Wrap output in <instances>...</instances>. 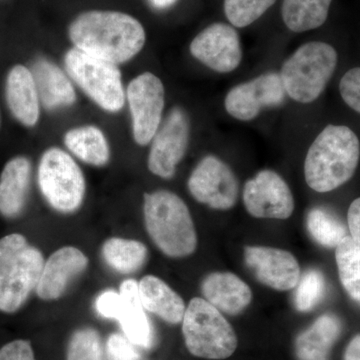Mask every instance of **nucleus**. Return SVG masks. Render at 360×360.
Wrapping results in <instances>:
<instances>
[{"label":"nucleus","instance_id":"1","mask_svg":"<svg viewBox=\"0 0 360 360\" xmlns=\"http://www.w3.org/2000/svg\"><path fill=\"white\" fill-rule=\"evenodd\" d=\"M68 35L75 49L116 65L137 56L146 40V30L136 18L113 11L78 14Z\"/></svg>","mask_w":360,"mask_h":360},{"label":"nucleus","instance_id":"2","mask_svg":"<svg viewBox=\"0 0 360 360\" xmlns=\"http://www.w3.org/2000/svg\"><path fill=\"white\" fill-rule=\"evenodd\" d=\"M359 158L360 142L354 130L345 125H328L307 151V186L316 193L335 191L354 176Z\"/></svg>","mask_w":360,"mask_h":360},{"label":"nucleus","instance_id":"3","mask_svg":"<svg viewBox=\"0 0 360 360\" xmlns=\"http://www.w3.org/2000/svg\"><path fill=\"white\" fill-rule=\"evenodd\" d=\"M144 221L150 238L165 255L186 257L198 246L195 227L184 200L168 191L144 194Z\"/></svg>","mask_w":360,"mask_h":360},{"label":"nucleus","instance_id":"4","mask_svg":"<svg viewBox=\"0 0 360 360\" xmlns=\"http://www.w3.org/2000/svg\"><path fill=\"white\" fill-rule=\"evenodd\" d=\"M44 257L21 234L0 239V311H18L37 290Z\"/></svg>","mask_w":360,"mask_h":360},{"label":"nucleus","instance_id":"5","mask_svg":"<svg viewBox=\"0 0 360 360\" xmlns=\"http://www.w3.org/2000/svg\"><path fill=\"white\" fill-rule=\"evenodd\" d=\"M338 61L335 47L326 42L310 41L298 47L279 72L286 96L296 103H314L326 90Z\"/></svg>","mask_w":360,"mask_h":360},{"label":"nucleus","instance_id":"6","mask_svg":"<svg viewBox=\"0 0 360 360\" xmlns=\"http://www.w3.org/2000/svg\"><path fill=\"white\" fill-rule=\"evenodd\" d=\"M182 333L188 352L200 359H229L238 348L234 329L221 312L203 298L189 302L182 319Z\"/></svg>","mask_w":360,"mask_h":360},{"label":"nucleus","instance_id":"7","mask_svg":"<svg viewBox=\"0 0 360 360\" xmlns=\"http://www.w3.org/2000/svg\"><path fill=\"white\" fill-rule=\"evenodd\" d=\"M68 75L87 96L108 112H118L125 103L122 73L115 63L89 56L77 49L66 52Z\"/></svg>","mask_w":360,"mask_h":360},{"label":"nucleus","instance_id":"8","mask_svg":"<svg viewBox=\"0 0 360 360\" xmlns=\"http://www.w3.org/2000/svg\"><path fill=\"white\" fill-rule=\"evenodd\" d=\"M39 186L42 195L53 210L75 212L85 195V179L75 160L65 150H45L39 165Z\"/></svg>","mask_w":360,"mask_h":360},{"label":"nucleus","instance_id":"9","mask_svg":"<svg viewBox=\"0 0 360 360\" xmlns=\"http://www.w3.org/2000/svg\"><path fill=\"white\" fill-rule=\"evenodd\" d=\"M134 139L139 146H148L160 129L165 104V90L160 78L144 72L127 87Z\"/></svg>","mask_w":360,"mask_h":360},{"label":"nucleus","instance_id":"10","mask_svg":"<svg viewBox=\"0 0 360 360\" xmlns=\"http://www.w3.org/2000/svg\"><path fill=\"white\" fill-rule=\"evenodd\" d=\"M189 193L212 210H229L238 200V180L231 167L214 155L203 158L189 176Z\"/></svg>","mask_w":360,"mask_h":360},{"label":"nucleus","instance_id":"11","mask_svg":"<svg viewBox=\"0 0 360 360\" xmlns=\"http://www.w3.org/2000/svg\"><path fill=\"white\" fill-rule=\"evenodd\" d=\"M189 136L191 124L186 111L172 108L153 137L148 155L149 172L163 179H172L186 155Z\"/></svg>","mask_w":360,"mask_h":360},{"label":"nucleus","instance_id":"12","mask_svg":"<svg viewBox=\"0 0 360 360\" xmlns=\"http://www.w3.org/2000/svg\"><path fill=\"white\" fill-rule=\"evenodd\" d=\"M285 96L279 73L267 72L232 87L225 96L224 108L236 120L251 122L264 108L281 105Z\"/></svg>","mask_w":360,"mask_h":360},{"label":"nucleus","instance_id":"13","mask_svg":"<svg viewBox=\"0 0 360 360\" xmlns=\"http://www.w3.org/2000/svg\"><path fill=\"white\" fill-rule=\"evenodd\" d=\"M243 203L257 219H288L295 210V198L281 175L264 169L246 181Z\"/></svg>","mask_w":360,"mask_h":360},{"label":"nucleus","instance_id":"14","mask_svg":"<svg viewBox=\"0 0 360 360\" xmlns=\"http://www.w3.org/2000/svg\"><path fill=\"white\" fill-rule=\"evenodd\" d=\"M189 51L194 58L219 73L232 72L243 60L240 37L236 28L227 23L207 26L194 37Z\"/></svg>","mask_w":360,"mask_h":360},{"label":"nucleus","instance_id":"15","mask_svg":"<svg viewBox=\"0 0 360 360\" xmlns=\"http://www.w3.org/2000/svg\"><path fill=\"white\" fill-rule=\"evenodd\" d=\"M245 260L259 283L276 290H293L302 276L297 260L286 250L246 246Z\"/></svg>","mask_w":360,"mask_h":360},{"label":"nucleus","instance_id":"16","mask_svg":"<svg viewBox=\"0 0 360 360\" xmlns=\"http://www.w3.org/2000/svg\"><path fill=\"white\" fill-rule=\"evenodd\" d=\"M89 259L82 250L72 246H65L56 252L45 262L37 293L44 300H58L65 292L71 279L86 269Z\"/></svg>","mask_w":360,"mask_h":360},{"label":"nucleus","instance_id":"17","mask_svg":"<svg viewBox=\"0 0 360 360\" xmlns=\"http://www.w3.org/2000/svg\"><path fill=\"white\" fill-rule=\"evenodd\" d=\"M7 105L18 122L27 127L39 122L40 99L32 70L25 65H15L6 78Z\"/></svg>","mask_w":360,"mask_h":360},{"label":"nucleus","instance_id":"18","mask_svg":"<svg viewBox=\"0 0 360 360\" xmlns=\"http://www.w3.org/2000/svg\"><path fill=\"white\" fill-rule=\"evenodd\" d=\"M201 291L206 302L229 315L240 314L252 300L250 286L231 272L208 274L201 284Z\"/></svg>","mask_w":360,"mask_h":360},{"label":"nucleus","instance_id":"19","mask_svg":"<svg viewBox=\"0 0 360 360\" xmlns=\"http://www.w3.org/2000/svg\"><path fill=\"white\" fill-rule=\"evenodd\" d=\"M120 295L122 296V305L116 321L120 322L125 336L134 345L150 348L155 335L141 303L139 284L132 279L125 281L120 285Z\"/></svg>","mask_w":360,"mask_h":360},{"label":"nucleus","instance_id":"20","mask_svg":"<svg viewBox=\"0 0 360 360\" xmlns=\"http://www.w3.org/2000/svg\"><path fill=\"white\" fill-rule=\"evenodd\" d=\"M32 72L39 91L40 103L45 110H56L75 103L77 92L75 87L58 65L49 59L39 58L33 63Z\"/></svg>","mask_w":360,"mask_h":360},{"label":"nucleus","instance_id":"21","mask_svg":"<svg viewBox=\"0 0 360 360\" xmlns=\"http://www.w3.org/2000/svg\"><path fill=\"white\" fill-rule=\"evenodd\" d=\"M32 165L25 156H16L6 163L0 175V213L15 219L22 212L30 191Z\"/></svg>","mask_w":360,"mask_h":360},{"label":"nucleus","instance_id":"22","mask_svg":"<svg viewBox=\"0 0 360 360\" xmlns=\"http://www.w3.org/2000/svg\"><path fill=\"white\" fill-rule=\"evenodd\" d=\"M341 321L335 314H323L302 331L295 340L298 360H328L340 338Z\"/></svg>","mask_w":360,"mask_h":360},{"label":"nucleus","instance_id":"23","mask_svg":"<svg viewBox=\"0 0 360 360\" xmlns=\"http://www.w3.org/2000/svg\"><path fill=\"white\" fill-rule=\"evenodd\" d=\"M139 290L144 309L168 323L177 324L182 321L186 304L162 279L153 276H144L139 284Z\"/></svg>","mask_w":360,"mask_h":360},{"label":"nucleus","instance_id":"24","mask_svg":"<svg viewBox=\"0 0 360 360\" xmlns=\"http://www.w3.org/2000/svg\"><path fill=\"white\" fill-rule=\"evenodd\" d=\"M65 144L72 155L94 167L110 161V148L103 130L94 125L75 127L65 135Z\"/></svg>","mask_w":360,"mask_h":360},{"label":"nucleus","instance_id":"25","mask_svg":"<svg viewBox=\"0 0 360 360\" xmlns=\"http://www.w3.org/2000/svg\"><path fill=\"white\" fill-rule=\"evenodd\" d=\"M333 0H283L281 15L291 32L316 30L326 23Z\"/></svg>","mask_w":360,"mask_h":360},{"label":"nucleus","instance_id":"26","mask_svg":"<svg viewBox=\"0 0 360 360\" xmlns=\"http://www.w3.org/2000/svg\"><path fill=\"white\" fill-rule=\"evenodd\" d=\"M103 255L111 269L120 274H131L143 265L148 250L139 241L113 238L104 243Z\"/></svg>","mask_w":360,"mask_h":360},{"label":"nucleus","instance_id":"27","mask_svg":"<svg viewBox=\"0 0 360 360\" xmlns=\"http://www.w3.org/2000/svg\"><path fill=\"white\" fill-rule=\"evenodd\" d=\"M338 274L348 295L360 303V248L347 236L335 248Z\"/></svg>","mask_w":360,"mask_h":360},{"label":"nucleus","instance_id":"28","mask_svg":"<svg viewBox=\"0 0 360 360\" xmlns=\"http://www.w3.org/2000/svg\"><path fill=\"white\" fill-rule=\"evenodd\" d=\"M307 226L311 238L324 248H335L348 236L345 225L324 207L310 210L307 217Z\"/></svg>","mask_w":360,"mask_h":360},{"label":"nucleus","instance_id":"29","mask_svg":"<svg viewBox=\"0 0 360 360\" xmlns=\"http://www.w3.org/2000/svg\"><path fill=\"white\" fill-rule=\"evenodd\" d=\"M276 0H224V11L233 27L252 25L276 4Z\"/></svg>","mask_w":360,"mask_h":360},{"label":"nucleus","instance_id":"30","mask_svg":"<svg viewBox=\"0 0 360 360\" xmlns=\"http://www.w3.org/2000/svg\"><path fill=\"white\" fill-rule=\"evenodd\" d=\"M295 305L298 311L314 309L326 293V279L319 270L310 269L300 276L295 286Z\"/></svg>","mask_w":360,"mask_h":360},{"label":"nucleus","instance_id":"31","mask_svg":"<svg viewBox=\"0 0 360 360\" xmlns=\"http://www.w3.org/2000/svg\"><path fill=\"white\" fill-rule=\"evenodd\" d=\"M68 360H103L98 333L90 328L77 331L70 340Z\"/></svg>","mask_w":360,"mask_h":360},{"label":"nucleus","instance_id":"32","mask_svg":"<svg viewBox=\"0 0 360 360\" xmlns=\"http://www.w3.org/2000/svg\"><path fill=\"white\" fill-rule=\"evenodd\" d=\"M340 91L347 105L360 113V68H352L343 75Z\"/></svg>","mask_w":360,"mask_h":360},{"label":"nucleus","instance_id":"33","mask_svg":"<svg viewBox=\"0 0 360 360\" xmlns=\"http://www.w3.org/2000/svg\"><path fill=\"white\" fill-rule=\"evenodd\" d=\"M108 352L111 360H139L134 343L120 335H112L108 340Z\"/></svg>","mask_w":360,"mask_h":360},{"label":"nucleus","instance_id":"34","mask_svg":"<svg viewBox=\"0 0 360 360\" xmlns=\"http://www.w3.org/2000/svg\"><path fill=\"white\" fill-rule=\"evenodd\" d=\"M0 360H35L30 341L18 340L0 348Z\"/></svg>","mask_w":360,"mask_h":360},{"label":"nucleus","instance_id":"35","mask_svg":"<svg viewBox=\"0 0 360 360\" xmlns=\"http://www.w3.org/2000/svg\"><path fill=\"white\" fill-rule=\"evenodd\" d=\"M120 305H122V296L115 291H104L96 298L97 312L105 319H117Z\"/></svg>","mask_w":360,"mask_h":360},{"label":"nucleus","instance_id":"36","mask_svg":"<svg viewBox=\"0 0 360 360\" xmlns=\"http://www.w3.org/2000/svg\"><path fill=\"white\" fill-rule=\"evenodd\" d=\"M350 236L360 248V198L352 201L347 213Z\"/></svg>","mask_w":360,"mask_h":360},{"label":"nucleus","instance_id":"37","mask_svg":"<svg viewBox=\"0 0 360 360\" xmlns=\"http://www.w3.org/2000/svg\"><path fill=\"white\" fill-rule=\"evenodd\" d=\"M345 360H360V335L354 336L348 343Z\"/></svg>","mask_w":360,"mask_h":360},{"label":"nucleus","instance_id":"38","mask_svg":"<svg viewBox=\"0 0 360 360\" xmlns=\"http://www.w3.org/2000/svg\"><path fill=\"white\" fill-rule=\"evenodd\" d=\"M179 0H148L149 6L155 11H165L174 6Z\"/></svg>","mask_w":360,"mask_h":360},{"label":"nucleus","instance_id":"39","mask_svg":"<svg viewBox=\"0 0 360 360\" xmlns=\"http://www.w3.org/2000/svg\"><path fill=\"white\" fill-rule=\"evenodd\" d=\"M0 125H1V115H0Z\"/></svg>","mask_w":360,"mask_h":360}]
</instances>
